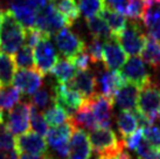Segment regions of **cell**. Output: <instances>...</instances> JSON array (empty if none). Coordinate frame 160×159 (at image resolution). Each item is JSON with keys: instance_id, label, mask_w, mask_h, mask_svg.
<instances>
[{"instance_id": "obj_39", "label": "cell", "mask_w": 160, "mask_h": 159, "mask_svg": "<svg viewBox=\"0 0 160 159\" xmlns=\"http://www.w3.org/2000/svg\"><path fill=\"white\" fill-rule=\"evenodd\" d=\"M15 149V138L14 135L9 131L5 123H0V151H7Z\"/></svg>"}, {"instance_id": "obj_21", "label": "cell", "mask_w": 160, "mask_h": 159, "mask_svg": "<svg viewBox=\"0 0 160 159\" xmlns=\"http://www.w3.org/2000/svg\"><path fill=\"white\" fill-rule=\"evenodd\" d=\"M142 23L147 29V35L160 41V3L146 6Z\"/></svg>"}, {"instance_id": "obj_45", "label": "cell", "mask_w": 160, "mask_h": 159, "mask_svg": "<svg viewBox=\"0 0 160 159\" xmlns=\"http://www.w3.org/2000/svg\"><path fill=\"white\" fill-rule=\"evenodd\" d=\"M19 153L17 152V150H11L7 152H2L0 151V159H18Z\"/></svg>"}, {"instance_id": "obj_4", "label": "cell", "mask_w": 160, "mask_h": 159, "mask_svg": "<svg viewBox=\"0 0 160 159\" xmlns=\"http://www.w3.org/2000/svg\"><path fill=\"white\" fill-rule=\"evenodd\" d=\"M117 40L122 48L124 49L125 54L136 56L142 53L146 40V34L142 29L140 21L131 20L128 21L125 29L119 36H117Z\"/></svg>"}, {"instance_id": "obj_40", "label": "cell", "mask_w": 160, "mask_h": 159, "mask_svg": "<svg viewBox=\"0 0 160 159\" xmlns=\"http://www.w3.org/2000/svg\"><path fill=\"white\" fill-rule=\"evenodd\" d=\"M144 139H145V137H144V130L139 128L133 133H131L130 136L123 138V141H124L125 147H128L131 151H136Z\"/></svg>"}, {"instance_id": "obj_38", "label": "cell", "mask_w": 160, "mask_h": 159, "mask_svg": "<svg viewBox=\"0 0 160 159\" xmlns=\"http://www.w3.org/2000/svg\"><path fill=\"white\" fill-rule=\"evenodd\" d=\"M134 152L137 153L138 159H160V149L150 144L146 139L142 141Z\"/></svg>"}, {"instance_id": "obj_20", "label": "cell", "mask_w": 160, "mask_h": 159, "mask_svg": "<svg viewBox=\"0 0 160 159\" xmlns=\"http://www.w3.org/2000/svg\"><path fill=\"white\" fill-rule=\"evenodd\" d=\"M72 125L77 129H82V130H88V131H92L95 129L98 128L97 121L95 118L93 112L90 109L89 104L84 101L80 109L75 111L69 118Z\"/></svg>"}, {"instance_id": "obj_28", "label": "cell", "mask_w": 160, "mask_h": 159, "mask_svg": "<svg viewBox=\"0 0 160 159\" xmlns=\"http://www.w3.org/2000/svg\"><path fill=\"white\" fill-rule=\"evenodd\" d=\"M117 126L123 138L133 133L138 129V121L134 111H120L117 117Z\"/></svg>"}, {"instance_id": "obj_15", "label": "cell", "mask_w": 160, "mask_h": 159, "mask_svg": "<svg viewBox=\"0 0 160 159\" xmlns=\"http://www.w3.org/2000/svg\"><path fill=\"white\" fill-rule=\"evenodd\" d=\"M15 150L19 155H46L48 152L47 141L42 136L35 132H28L17 136L15 138Z\"/></svg>"}, {"instance_id": "obj_31", "label": "cell", "mask_w": 160, "mask_h": 159, "mask_svg": "<svg viewBox=\"0 0 160 159\" xmlns=\"http://www.w3.org/2000/svg\"><path fill=\"white\" fill-rule=\"evenodd\" d=\"M80 13L87 20L92 17L99 15L104 8L103 0H75Z\"/></svg>"}, {"instance_id": "obj_13", "label": "cell", "mask_w": 160, "mask_h": 159, "mask_svg": "<svg viewBox=\"0 0 160 159\" xmlns=\"http://www.w3.org/2000/svg\"><path fill=\"white\" fill-rule=\"evenodd\" d=\"M90 109L97 121L98 128H111L113 118V101L102 94H96L90 100H87Z\"/></svg>"}, {"instance_id": "obj_42", "label": "cell", "mask_w": 160, "mask_h": 159, "mask_svg": "<svg viewBox=\"0 0 160 159\" xmlns=\"http://www.w3.org/2000/svg\"><path fill=\"white\" fill-rule=\"evenodd\" d=\"M70 61L72 62V64L75 66L76 69H78V70H88L90 67V56L88 55V53L83 50V52H81V53L76 54L75 56H72L70 59Z\"/></svg>"}, {"instance_id": "obj_29", "label": "cell", "mask_w": 160, "mask_h": 159, "mask_svg": "<svg viewBox=\"0 0 160 159\" xmlns=\"http://www.w3.org/2000/svg\"><path fill=\"white\" fill-rule=\"evenodd\" d=\"M9 9L13 12L15 18L22 23L25 28L34 27L36 14H38L36 9L32 8L27 5H12V6H9Z\"/></svg>"}, {"instance_id": "obj_1", "label": "cell", "mask_w": 160, "mask_h": 159, "mask_svg": "<svg viewBox=\"0 0 160 159\" xmlns=\"http://www.w3.org/2000/svg\"><path fill=\"white\" fill-rule=\"evenodd\" d=\"M26 28L9 8H0V49L6 54H15L25 44Z\"/></svg>"}, {"instance_id": "obj_24", "label": "cell", "mask_w": 160, "mask_h": 159, "mask_svg": "<svg viewBox=\"0 0 160 159\" xmlns=\"http://www.w3.org/2000/svg\"><path fill=\"white\" fill-rule=\"evenodd\" d=\"M15 62L12 55L0 53V88L6 89L13 83L15 75Z\"/></svg>"}, {"instance_id": "obj_35", "label": "cell", "mask_w": 160, "mask_h": 159, "mask_svg": "<svg viewBox=\"0 0 160 159\" xmlns=\"http://www.w3.org/2000/svg\"><path fill=\"white\" fill-rule=\"evenodd\" d=\"M31 103L38 110L43 111L54 103V94L47 88H41L33 95Z\"/></svg>"}, {"instance_id": "obj_27", "label": "cell", "mask_w": 160, "mask_h": 159, "mask_svg": "<svg viewBox=\"0 0 160 159\" xmlns=\"http://www.w3.org/2000/svg\"><path fill=\"white\" fill-rule=\"evenodd\" d=\"M87 25H88V29H89L90 34L92 35L95 39H99L102 41H107L112 36V33L110 31L107 22L104 21V19L101 15H96L87 20Z\"/></svg>"}, {"instance_id": "obj_8", "label": "cell", "mask_w": 160, "mask_h": 159, "mask_svg": "<svg viewBox=\"0 0 160 159\" xmlns=\"http://www.w3.org/2000/svg\"><path fill=\"white\" fill-rule=\"evenodd\" d=\"M34 67L42 75L49 74L58 60V55L50 42V38H43L34 47Z\"/></svg>"}, {"instance_id": "obj_25", "label": "cell", "mask_w": 160, "mask_h": 159, "mask_svg": "<svg viewBox=\"0 0 160 159\" xmlns=\"http://www.w3.org/2000/svg\"><path fill=\"white\" fill-rule=\"evenodd\" d=\"M99 15L104 19V21L107 22V25L111 31L112 35H115L116 38L122 34V32L125 29L126 23H128V20L124 15L119 12H116V11L103 8Z\"/></svg>"}, {"instance_id": "obj_12", "label": "cell", "mask_w": 160, "mask_h": 159, "mask_svg": "<svg viewBox=\"0 0 160 159\" xmlns=\"http://www.w3.org/2000/svg\"><path fill=\"white\" fill-rule=\"evenodd\" d=\"M120 69L125 81L136 84L139 88L150 82V74L147 71L146 64L142 61V59L138 56H131L128 59Z\"/></svg>"}, {"instance_id": "obj_36", "label": "cell", "mask_w": 160, "mask_h": 159, "mask_svg": "<svg viewBox=\"0 0 160 159\" xmlns=\"http://www.w3.org/2000/svg\"><path fill=\"white\" fill-rule=\"evenodd\" d=\"M22 93L17 87H8L2 89V110H11L21 100Z\"/></svg>"}, {"instance_id": "obj_47", "label": "cell", "mask_w": 160, "mask_h": 159, "mask_svg": "<svg viewBox=\"0 0 160 159\" xmlns=\"http://www.w3.org/2000/svg\"><path fill=\"white\" fill-rule=\"evenodd\" d=\"M26 1L27 0H8L9 6H12V5H25Z\"/></svg>"}, {"instance_id": "obj_41", "label": "cell", "mask_w": 160, "mask_h": 159, "mask_svg": "<svg viewBox=\"0 0 160 159\" xmlns=\"http://www.w3.org/2000/svg\"><path fill=\"white\" fill-rule=\"evenodd\" d=\"M144 130V137L150 144L160 149V125H150Z\"/></svg>"}, {"instance_id": "obj_18", "label": "cell", "mask_w": 160, "mask_h": 159, "mask_svg": "<svg viewBox=\"0 0 160 159\" xmlns=\"http://www.w3.org/2000/svg\"><path fill=\"white\" fill-rule=\"evenodd\" d=\"M91 145L89 136L82 129L75 128L69 141V153L67 159H90Z\"/></svg>"}, {"instance_id": "obj_26", "label": "cell", "mask_w": 160, "mask_h": 159, "mask_svg": "<svg viewBox=\"0 0 160 159\" xmlns=\"http://www.w3.org/2000/svg\"><path fill=\"white\" fill-rule=\"evenodd\" d=\"M49 4L53 5L60 13L66 18L69 27L80 18V9L77 7L75 0H49Z\"/></svg>"}, {"instance_id": "obj_34", "label": "cell", "mask_w": 160, "mask_h": 159, "mask_svg": "<svg viewBox=\"0 0 160 159\" xmlns=\"http://www.w3.org/2000/svg\"><path fill=\"white\" fill-rule=\"evenodd\" d=\"M31 128L35 131V133L40 135L42 137H46L49 130L48 124L42 115V111L38 110L33 104L31 105Z\"/></svg>"}, {"instance_id": "obj_17", "label": "cell", "mask_w": 160, "mask_h": 159, "mask_svg": "<svg viewBox=\"0 0 160 159\" xmlns=\"http://www.w3.org/2000/svg\"><path fill=\"white\" fill-rule=\"evenodd\" d=\"M68 85L80 94L81 96L84 98V101L90 100L96 94H98L96 76L89 69L77 71L72 80L68 83Z\"/></svg>"}, {"instance_id": "obj_51", "label": "cell", "mask_w": 160, "mask_h": 159, "mask_svg": "<svg viewBox=\"0 0 160 159\" xmlns=\"http://www.w3.org/2000/svg\"><path fill=\"white\" fill-rule=\"evenodd\" d=\"M0 123H5V119H4V111H0Z\"/></svg>"}, {"instance_id": "obj_46", "label": "cell", "mask_w": 160, "mask_h": 159, "mask_svg": "<svg viewBox=\"0 0 160 159\" xmlns=\"http://www.w3.org/2000/svg\"><path fill=\"white\" fill-rule=\"evenodd\" d=\"M115 158L116 159H133L132 158V156L130 155L129 152L125 150V147L124 149H122V150H120L119 152L115 156Z\"/></svg>"}, {"instance_id": "obj_5", "label": "cell", "mask_w": 160, "mask_h": 159, "mask_svg": "<svg viewBox=\"0 0 160 159\" xmlns=\"http://www.w3.org/2000/svg\"><path fill=\"white\" fill-rule=\"evenodd\" d=\"M160 89L151 82L140 88L137 101V110L154 124L159 117Z\"/></svg>"}, {"instance_id": "obj_16", "label": "cell", "mask_w": 160, "mask_h": 159, "mask_svg": "<svg viewBox=\"0 0 160 159\" xmlns=\"http://www.w3.org/2000/svg\"><path fill=\"white\" fill-rule=\"evenodd\" d=\"M126 61V54L115 35L104 41L102 62L108 70H119Z\"/></svg>"}, {"instance_id": "obj_19", "label": "cell", "mask_w": 160, "mask_h": 159, "mask_svg": "<svg viewBox=\"0 0 160 159\" xmlns=\"http://www.w3.org/2000/svg\"><path fill=\"white\" fill-rule=\"evenodd\" d=\"M139 91L140 88L138 85L126 82L115 95L113 104H116L122 111H134L137 109Z\"/></svg>"}, {"instance_id": "obj_32", "label": "cell", "mask_w": 160, "mask_h": 159, "mask_svg": "<svg viewBox=\"0 0 160 159\" xmlns=\"http://www.w3.org/2000/svg\"><path fill=\"white\" fill-rule=\"evenodd\" d=\"M15 66L20 69H32L34 68V55L33 48L28 44H22L14 54Z\"/></svg>"}, {"instance_id": "obj_3", "label": "cell", "mask_w": 160, "mask_h": 159, "mask_svg": "<svg viewBox=\"0 0 160 159\" xmlns=\"http://www.w3.org/2000/svg\"><path fill=\"white\" fill-rule=\"evenodd\" d=\"M34 27L40 29L47 36L52 38L56 35L62 28L69 27V23L53 5L47 4L38 11Z\"/></svg>"}, {"instance_id": "obj_43", "label": "cell", "mask_w": 160, "mask_h": 159, "mask_svg": "<svg viewBox=\"0 0 160 159\" xmlns=\"http://www.w3.org/2000/svg\"><path fill=\"white\" fill-rule=\"evenodd\" d=\"M126 3H128V0H103L104 8L116 11V12H119L122 14L124 12Z\"/></svg>"}, {"instance_id": "obj_9", "label": "cell", "mask_w": 160, "mask_h": 159, "mask_svg": "<svg viewBox=\"0 0 160 159\" xmlns=\"http://www.w3.org/2000/svg\"><path fill=\"white\" fill-rule=\"evenodd\" d=\"M55 44L62 56L71 59L76 54L85 50V41L70 31L69 27H64L55 35Z\"/></svg>"}, {"instance_id": "obj_48", "label": "cell", "mask_w": 160, "mask_h": 159, "mask_svg": "<svg viewBox=\"0 0 160 159\" xmlns=\"http://www.w3.org/2000/svg\"><path fill=\"white\" fill-rule=\"evenodd\" d=\"M48 1H49V0H38V3H39V6H40V8L48 4Z\"/></svg>"}, {"instance_id": "obj_23", "label": "cell", "mask_w": 160, "mask_h": 159, "mask_svg": "<svg viewBox=\"0 0 160 159\" xmlns=\"http://www.w3.org/2000/svg\"><path fill=\"white\" fill-rule=\"evenodd\" d=\"M56 79L58 83L68 84L76 74V68L68 58H58V62L55 63L53 69L50 71Z\"/></svg>"}, {"instance_id": "obj_6", "label": "cell", "mask_w": 160, "mask_h": 159, "mask_svg": "<svg viewBox=\"0 0 160 159\" xmlns=\"http://www.w3.org/2000/svg\"><path fill=\"white\" fill-rule=\"evenodd\" d=\"M74 129L75 126L72 125V123L68 121L62 125L52 128L46 135L47 145L55 151L58 159H67L69 153V141Z\"/></svg>"}, {"instance_id": "obj_22", "label": "cell", "mask_w": 160, "mask_h": 159, "mask_svg": "<svg viewBox=\"0 0 160 159\" xmlns=\"http://www.w3.org/2000/svg\"><path fill=\"white\" fill-rule=\"evenodd\" d=\"M140 55L142 61L147 63L152 69L160 68V41L146 35L145 44Z\"/></svg>"}, {"instance_id": "obj_14", "label": "cell", "mask_w": 160, "mask_h": 159, "mask_svg": "<svg viewBox=\"0 0 160 159\" xmlns=\"http://www.w3.org/2000/svg\"><path fill=\"white\" fill-rule=\"evenodd\" d=\"M43 84V75L35 68L15 71L13 85L25 95H34Z\"/></svg>"}, {"instance_id": "obj_50", "label": "cell", "mask_w": 160, "mask_h": 159, "mask_svg": "<svg viewBox=\"0 0 160 159\" xmlns=\"http://www.w3.org/2000/svg\"><path fill=\"white\" fill-rule=\"evenodd\" d=\"M98 159H116L112 156H98Z\"/></svg>"}, {"instance_id": "obj_11", "label": "cell", "mask_w": 160, "mask_h": 159, "mask_svg": "<svg viewBox=\"0 0 160 159\" xmlns=\"http://www.w3.org/2000/svg\"><path fill=\"white\" fill-rule=\"evenodd\" d=\"M54 103L62 106L69 115H72L84 103V98L68 84L58 83L53 87Z\"/></svg>"}, {"instance_id": "obj_49", "label": "cell", "mask_w": 160, "mask_h": 159, "mask_svg": "<svg viewBox=\"0 0 160 159\" xmlns=\"http://www.w3.org/2000/svg\"><path fill=\"white\" fill-rule=\"evenodd\" d=\"M0 111H4L2 110V89L0 88Z\"/></svg>"}, {"instance_id": "obj_44", "label": "cell", "mask_w": 160, "mask_h": 159, "mask_svg": "<svg viewBox=\"0 0 160 159\" xmlns=\"http://www.w3.org/2000/svg\"><path fill=\"white\" fill-rule=\"evenodd\" d=\"M150 82L160 89V68L153 69V74L150 75Z\"/></svg>"}, {"instance_id": "obj_52", "label": "cell", "mask_w": 160, "mask_h": 159, "mask_svg": "<svg viewBox=\"0 0 160 159\" xmlns=\"http://www.w3.org/2000/svg\"><path fill=\"white\" fill-rule=\"evenodd\" d=\"M159 117H160V108H159Z\"/></svg>"}, {"instance_id": "obj_33", "label": "cell", "mask_w": 160, "mask_h": 159, "mask_svg": "<svg viewBox=\"0 0 160 159\" xmlns=\"http://www.w3.org/2000/svg\"><path fill=\"white\" fill-rule=\"evenodd\" d=\"M145 9H146V6H145L144 0H128L123 15L125 18L126 17L130 18L131 20L140 21V20H142Z\"/></svg>"}, {"instance_id": "obj_30", "label": "cell", "mask_w": 160, "mask_h": 159, "mask_svg": "<svg viewBox=\"0 0 160 159\" xmlns=\"http://www.w3.org/2000/svg\"><path fill=\"white\" fill-rule=\"evenodd\" d=\"M43 117H45L47 124L54 128V126H58V125H62L66 122H68L70 118V115L62 106H60L56 103H53L45 110Z\"/></svg>"}, {"instance_id": "obj_37", "label": "cell", "mask_w": 160, "mask_h": 159, "mask_svg": "<svg viewBox=\"0 0 160 159\" xmlns=\"http://www.w3.org/2000/svg\"><path fill=\"white\" fill-rule=\"evenodd\" d=\"M103 48H104V41L99 39H95V38H92V40L89 44H85V52L90 56V60L92 63L97 64L99 62H102Z\"/></svg>"}, {"instance_id": "obj_2", "label": "cell", "mask_w": 160, "mask_h": 159, "mask_svg": "<svg viewBox=\"0 0 160 159\" xmlns=\"http://www.w3.org/2000/svg\"><path fill=\"white\" fill-rule=\"evenodd\" d=\"M90 145L98 156L115 157L122 149H124L123 139H118L111 128H97L89 135Z\"/></svg>"}, {"instance_id": "obj_10", "label": "cell", "mask_w": 160, "mask_h": 159, "mask_svg": "<svg viewBox=\"0 0 160 159\" xmlns=\"http://www.w3.org/2000/svg\"><path fill=\"white\" fill-rule=\"evenodd\" d=\"M97 80V91L102 94L105 97L113 101V97L125 83L126 81L123 77L119 70H98L97 74H95Z\"/></svg>"}, {"instance_id": "obj_7", "label": "cell", "mask_w": 160, "mask_h": 159, "mask_svg": "<svg viewBox=\"0 0 160 159\" xmlns=\"http://www.w3.org/2000/svg\"><path fill=\"white\" fill-rule=\"evenodd\" d=\"M31 102H19L8 112L5 125L15 136H20L31 129Z\"/></svg>"}]
</instances>
